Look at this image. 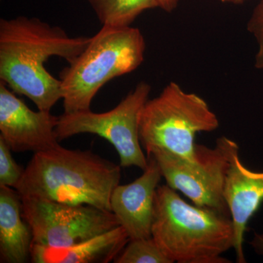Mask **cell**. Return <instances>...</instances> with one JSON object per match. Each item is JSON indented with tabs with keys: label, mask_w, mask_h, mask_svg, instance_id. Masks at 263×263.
Returning a JSON list of instances; mask_svg holds the SVG:
<instances>
[{
	"label": "cell",
	"mask_w": 263,
	"mask_h": 263,
	"mask_svg": "<svg viewBox=\"0 0 263 263\" xmlns=\"http://www.w3.org/2000/svg\"><path fill=\"white\" fill-rule=\"evenodd\" d=\"M91 37H71L61 27L37 18L0 19V80L15 94L27 97L38 110H48L62 99L61 82L45 63L51 57L72 63Z\"/></svg>",
	"instance_id": "6da1fadb"
},
{
	"label": "cell",
	"mask_w": 263,
	"mask_h": 263,
	"mask_svg": "<svg viewBox=\"0 0 263 263\" xmlns=\"http://www.w3.org/2000/svg\"><path fill=\"white\" fill-rule=\"evenodd\" d=\"M121 166L91 151L58 146L34 154L15 190L70 205H89L111 212L110 197L122 178Z\"/></svg>",
	"instance_id": "7a4b0ae2"
},
{
	"label": "cell",
	"mask_w": 263,
	"mask_h": 263,
	"mask_svg": "<svg viewBox=\"0 0 263 263\" xmlns=\"http://www.w3.org/2000/svg\"><path fill=\"white\" fill-rule=\"evenodd\" d=\"M152 237L173 263L230 262L221 255L234 248L230 216L190 205L167 184L156 191Z\"/></svg>",
	"instance_id": "3957f363"
},
{
	"label": "cell",
	"mask_w": 263,
	"mask_h": 263,
	"mask_svg": "<svg viewBox=\"0 0 263 263\" xmlns=\"http://www.w3.org/2000/svg\"><path fill=\"white\" fill-rule=\"evenodd\" d=\"M145 51L146 41L139 29L102 26L84 51L60 72L64 113L91 110L104 85L138 68Z\"/></svg>",
	"instance_id": "277c9868"
},
{
	"label": "cell",
	"mask_w": 263,
	"mask_h": 263,
	"mask_svg": "<svg viewBox=\"0 0 263 263\" xmlns=\"http://www.w3.org/2000/svg\"><path fill=\"white\" fill-rule=\"evenodd\" d=\"M219 127L206 102L171 82L158 96L147 100L139 118V137L146 155L162 148L190 161L195 160L197 133Z\"/></svg>",
	"instance_id": "5b68a950"
},
{
	"label": "cell",
	"mask_w": 263,
	"mask_h": 263,
	"mask_svg": "<svg viewBox=\"0 0 263 263\" xmlns=\"http://www.w3.org/2000/svg\"><path fill=\"white\" fill-rule=\"evenodd\" d=\"M151 91L150 84L141 81L108 111L95 113L88 110L64 113L59 117L55 129L57 140L63 141L83 133L96 135L113 145L121 167H137L144 171L148 159L140 141L139 118Z\"/></svg>",
	"instance_id": "8992f818"
},
{
	"label": "cell",
	"mask_w": 263,
	"mask_h": 263,
	"mask_svg": "<svg viewBox=\"0 0 263 263\" xmlns=\"http://www.w3.org/2000/svg\"><path fill=\"white\" fill-rule=\"evenodd\" d=\"M236 145L227 137L218 138L214 148L196 144L195 161L162 148H155L147 157L152 156L157 161L170 187L181 192L197 206L230 216L223 189L230 155Z\"/></svg>",
	"instance_id": "52a82bcc"
},
{
	"label": "cell",
	"mask_w": 263,
	"mask_h": 263,
	"mask_svg": "<svg viewBox=\"0 0 263 263\" xmlns=\"http://www.w3.org/2000/svg\"><path fill=\"white\" fill-rule=\"evenodd\" d=\"M21 197L22 215L32 230L33 245L69 247L120 226L114 213L91 205Z\"/></svg>",
	"instance_id": "ba28073f"
},
{
	"label": "cell",
	"mask_w": 263,
	"mask_h": 263,
	"mask_svg": "<svg viewBox=\"0 0 263 263\" xmlns=\"http://www.w3.org/2000/svg\"><path fill=\"white\" fill-rule=\"evenodd\" d=\"M59 117L34 111L0 82V138L12 152H45L60 146L55 129Z\"/></svg>",
	"instance_id": "9c48e42d"
},
{
	"label": "cell",
	"mask_w": 263,
	"mask_h": 263,
	"mask_svg": "<svg viewBox=\"0 0 263 263\" xmlns=\"http://www.w3.org/2000/svg\"><path fill=\"white\" fill-rule=\"evenodd\" d=\"M147 157L143 174L128 184L119 183L110 197L111 212L130 240L152 237L155 194L162 175L154 157Z\"/></svg>",
	"instance_id": "30bf717a"
},
{
	"label": "cell",
	"mask_w": 263,
	"mask_h": 263,
	"mask_svg": "<svg viewBox=\"0 0 263 263\" xmlns=\"http://www.w3.org/2000/svg\"><path fill=\"white\" fill-rule=\"evenodd\" d=\"M223 197L231 216L234 229L236 260L246 263L243 242L247 224L263 202V172L251 171L242 163L239 147L232 150L224 179Z\"/></svg>",
	"instance_id": "8fae6325"
},
{
	"label": "cell",
	"mask_w": 263,
	"mask_h": 263,
	"mask_svg": "<svg viewBox=\"0 0 263 263\" xmlns=\"http://www.w3.org/2000/svg\"><path fill=\"white\" fill-rule=\"evenodd\" d=\"M130 240L122 226L81 243L65 247L32 245L34 263H108L114 261Z\"/></svg>",
	"instance_id": "7c38bea8"
},
{
	"label": "cell",
	"mask_w": 263,
	"mask_h": 263,
	"mask_svg": "<svg viewBox=\"0 0 263 263\" xmlns=\"http://www.w3.org/2000/svg\"><path fill=\"white\" fill-rule=\"evenodd\" d=\"M13 189L0 186V262H28L32 230L22 215V197Z\"/></svg>",
	"instance_id": "4fadbf2b"
},
{
	"label": "cell",
	"mask_w": 263,
	"mask_h": 263,
	"mask_svg": "<svg viewBox=\"0 0 263 263\" xmlns=\"http://www.w3.org/2000/svg\"><path fill=\"white\" fill-rule=\"evenodd\" d=\"M102 26L129 27L143 12L158 8L156 0H88Z\"/></svg>",
	"instance_id": "5bb4252c"
},
{
	"label": "cell",
	"mask_w": 263,
	"mask_h": 263,
	"mask_svg": "<svg viewBox=\"0 0 263 263\" xmlns=\"http://www.w3.org/2000/svg\"><path fill=\"white\" fill-rule=\"evenodd\" d=\"M116 263H173L162 252L152 237L130 240Z\"/></svg>",
	"instance_id": "9a60e30c"
},
{
	"label": "cell",
	"mask_w": 263,
	"mask_h": 263,
	"mask_svg": "<svg viewBox=\"0 0 263 263\" xmlns=\"http://www.w3.org/2000/svg\"><path fill=\"white\" fill-rule=\"evenodd\" d=\"M11 149L0 138V186L15 188L23 176L24 169L13 160Z\"/></svg>",
	"instance_id": "2e32d148"
},
{
	"label": "cell",
	"mask_w": 263,
	"mask_h": 263,
	"mask_svg": "<svg viewBox=\"0 0 263 263\" xmlns=\"http://www.w3.org/2000/svg\"><path fill=\"white\" fill-rule=\"evenodd\" d=\"M247 29L251 34H253L258 45V50L255 57L256 68L263 69V0L254 8L253 13L247 24Z\"/></svg>",
	"instance_id": "e0dca14e"
},
{
	"label": "cell",
	"mask_w": 263,
	"mask_h": 263,
	"mask_svg": "<svg viewBox=\"0 0 263 263\" xmlns=\"http://www.w3.org/2000/svg\"><path fill=\"white\" fill-rule=\"evenodd\" d=\"M158 8L167 13H171L177 8L179 0H156Z\"/></svg>",
	"instance_id": "ac0fdd59"
},
{
	"label": "cell",
	"mask_w": 263,
	"mask_h": 263,
	"mask_svg": "<svg viewBox=\"0 0 263 263\" xmlns=\"http://www.w3.org/2000/svg\"><path fill=\"white\" fill-rule=\"evenodd\" d=\"M249 245L252 246L256 253L263 257V234L254 233L253 239L249 242Z\"/></svg>",
	"instance_id": "d6986e66"
},
{
	"label": "cell",
	"mask_w": 263,
	"mask_h": 263,
	"mask_svg": "<svg viewBox=\"0 0 263 263\" xmlns=\"http://www.w3.org/2000/svg\"><path fill=\"white\" fill-rule=\"evenodd\" d=\"M223 3H230V4L240 5L243 4L247 0H219Z\"/></svg>",
	"instance_id": "ffe728a7"
}]
</instances>
